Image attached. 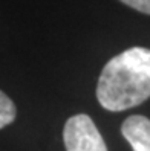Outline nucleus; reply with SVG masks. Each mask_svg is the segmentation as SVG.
<instances>
[{
  "instance_id": "nucleus-1",
  "label": "nucleus",
  "mask_w": 150,
  "mask_h": 151,
  "mask_svg": "<svg viewBox=\"0 0 150 151\" xmlns=\"http://www.w3.org/2000/svg\"><path fill=\"white\" fill-rule=\"evenodd\" d=\"M96 98L109 111H122L150 98V49L130 47L106 63Z\"/></svg>"
},
{
  "instance_id": "nucleus-2",
  "label": "nucleus",
  "mask_w": 150,
  "mask_h": 151,
  "mask_svg": "<svg viewBox=\"0 0 150 151\" xmlns=\"http://www.w3.org/2000/svg\"><path fill=\"white\" fill-rule=\"evenodd\" d=\"M66 151H107L104 140L87 114L69 118L63 131Z\"/></svg>"
},
{
  "instance_id": "nucleus-3",
  "label": "nucleus",
  "mask_w": 150,
  "mask_h": 151,
  "mask_svg": "<svg viewBox=\"0 0 150 151\" xmlns=\"http://www.w3.org/2000/svg\"><path fill=\"white\" fill-rule=\"evenodd\" d=\"M121 133L133 151H150V119L146 116H129L122 122Z\"/></svg>"
},
{
  "instance_id": "nucleus-4",
  "label": "nucleus",
  "mask_w": 150,
  "mask_h": 151,
  "mask_svg": "<svg viewBox=\"0 0 150 151\" xmlns=\"http://www.w3.org/2000/svg\"><path fill=\"white\" fill-rule=\"evenodd\" d=\"M15 105L2 90H0V128H3L15 119Z\"/></svg>"
},
{
  "instance_id": "nucleus-5",
  "label": "nucleus",
  "mask_w": 150,
  "mask_h": 151,
  "mask_svg": "<svg viewBox=\"0 0 150 151\" xmlns=\"http://www.w3.org/2000/svg\"><path fill=\"white\" fill-rule=\"evenodd\" d=\"M120 2L143 14H150V0H120Z\"/></svg>"
}]
</instances>
